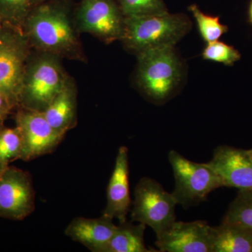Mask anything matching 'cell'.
<instances>
[{
  "label": "cell",
  "instance_id": "obj_1",
  "mask_svg": "<svg viewBox=\"0 0 252 252\" xmlns=\"http://www.w3.org/2000/svg\"><path fill=\"white\" fill-rule=\"evenodd\" d=\"M23 31L31 46L37 51L60 59L84 60L78 31L65 2L49 0L36 5L28 14Z\"/></svg>",
  "mask_w": 252,
  "mask_h": 252
},
{
  "label": "cell",
  "instance_id": "obj_2",
  "mask_svg": "<svg viewBox=\"0 0 252 252\" xmlns=\"http://www.w3.org/2000/svg\"><path fill=\"white\" fill-rule=\"evenodd\" d=\"M191 23L186 15L168 13L125 17L122 41L136 55L156 48L174 46L190 31Z\"/></svg>",
  "mask_w": 252,
  "mask_h": 252
},
{
  "label": "cell",
  "instance_id": "obj_3",
  "mask_svg": "<svg viewBox=\"0 0 252 252\" xmlns=\"http://www.w3.org/2000/svg\"><path fill=\"white\" fill-rule=\"evenodd\" d=\"M136 82L156 103L171 98L182 79V64L174 46L149 49L137 54Z\"/></svg>",
  "mask_w": 252,
  "mask_h": 252
},
{
  "label": "cell",
  "instance_id": "obj_4",
  "mask_svg": "<svg viewBox=\"0 0 252 252\" xmlns=\"http://www.w3.org/2000/svg\"><path fill=\"white\" fill-rule=\"evenodd\" d=\"M37 52L28 59L20 104L24 108L43 112L62 90L69 77L59 57Z\"/></svg>",
  "mask_w": 252,
  "mask_h": 252
},
{
  "label": "cell",
  "instance_id": "obj_5",
  "mask_svg": "<svg viewBox=\"0 0 252 252\" xmlns=\"http://www.w3.org/2000/svg\"><path fill=\"white\" fill-rule=\"evenodd\" d=\"M168 161L175 177L172 194L184 208L198 205L211 192L223 187L220 177L206 163L191 161L175 150L169 152Z\"/></svg>",
  "mask_w": 252,
  "mask_h": 252
},
{
  "label": "cell",
  "instance_id": "obj_6",
  "mask_svg": "<svg viewBox=\"0 0 252 252\" xmlns=\"http://www.w3.org/2000/svg\"><path fill=\"white\" fill-rule=\"evenodd\" d=\"M177 205L172 193L153 179L143 177L135 187L131 219L152 228L158 237L175 221Z\"/></svg>",
  "mask_w": 252,
  "mask_h": 252
},
{
  "label": "cell",
  "instance_id": "obj_7",
  "mask_svg": "<svg viewBox=\"0 0 252 252\" xmlns=\"http://www.w3.org/2000/svg\"><path fill=\"white\" fill-rule=\"evenodd\" d=\"M30 47L23 31L6 26L0 30V91L13 107L21 103Z\"/></svg>",
  "mask_w": 252,
  "mask_h": 252
},
{
  "label": "cell",
  "instance_id": "obj_8",
  "mask_svg": "<svg viewBox=\"0 0 252 252\" xmlns=\"http://www.w3.org/2000/svg\"><path fill=\"white\" fill-rule=\"evenodd\" d=\"M79 32L88 33L106 44L122 41L125 16L117 0H81L74 14Z\"/></svg>",
  "mask_w": 252,
  "mask_h": 252
},
{
  "label": "cell",
  "instance_id": "obj_9",
  "mask_svg": "<svg viewBox=\"0 0 252 252\" xmlns=\"http://www.w3.org/2000/svg\"><path fill=\"white\" fill-rule=\"evenodd\" d=\"M35 193L31 175L17 167L0 172V217L21 220L34 210Z\"/></svg>",
  "mask_w": 252,
  "mask_h": 252
},
{
  "label": "cell",
  "instance_id": "obj_10",
  "mask_svg": "<svg viewBox=\"0 0 252 252\" xmlns=\"http://www.w3.org/2000/svg\"><path fill=\"white\" fill-rule=\"evenodd\" d=\"M16 122L22 137L20 159L23 160H32L51 153L64 137L50 125L40 111L23 107L18 112Z\"/></svg>",
  "mask_w": 252,
  "mask_h": 252
},
{
  "label": "cell",
  "instance_id": "obj_11",
  "mask_svg": "<svg viewBox=\"0 0 252 252\" xmlns=\"http://www.w3.org/2000/svg\"><path fill=\"white\" fill-rule=\"evenodd\" d=\"M157 239L158 252H212V226L205 220H175Z\"/></svg>",
  "mask_w": 252,
  "mask_h": 252
},
{
  "label": "cell",
  "instance_id": "obj_12",
  "mask_svg": "<svg viewBox=\"0 0 252 252\" xmlns=\"http://www.w3.org/2000/svg\"><path fill=\"white\" fill-rule=\"evenodd\" d=\"M206 164L220 177L223 187L252 189V160L247 150L219 146L214 150L211 160Z\"/></svg>",
  "mask_w": 252,
  "mask_h": 252
},
{
  "label": "cell",
  "instance_id": "obj_13",
  "mask_svg": "<svg viewBox=\"0 0 252 252\" xmlns=\"http://www.w3.org/2000/svg\"><path fill=\"white\" fill-rule=\"evenodd\" d=\"M129 172L128 149L122 146L118 151L114 170L107 187V204L102 214L103 216L113 220L116 219L119 222L127 220L132 206Z\"/></svg>",
  "mask_w": 252,
  "mask_h": 252
},
{
  "label": "cell",
  "instance_id": "obj_14",
  "mask_svg": "<svg viewBox=\"0 0 252 252\" xmlns=\"http://www.w3.org/2000/svg\"><path fill=\"white\" fill-rule=\"evenodd\" d=\"M117 225L112 219L102 215L99 218L76 217L69 223L64 233L91 252H99L112 238Z\"/></svg>",
  "mask_w": 252,
  "mask_h": 252
},
{
  "label": "cell",
  "instance_id": "obj_15",
  "mask_svg": "<svg viewBox=\"0 0 252 252\" xmlns=\"http://www.w3.org/2000/svg\"><path fill=\"white\" fill-rule=\"evenodd\" d=\"M42 113L50 125L63 135L75 126L77 89L71 78Z\"/></svg>",
  "mask_w": 252,
  "mask_h": 252
},
{
  "label": "cell",
  "instance_id": "obj_16",
  "mask_svg": "<svg viewBox=\"0 0 252 252\" xmlns=\"http://www.w3.org/2000/svg\"><path fill=\"white\" fill-rule=\"evenodd\" d=\"M212 252H252V231L222 221L212 227Z\"/></svg>",
  "mask_w": 252,
  "mask_h": 252
},
{
  "label": "cell",
  "instance_id": "obj_17",
  "mask_svg": "<svg viewBox=\"0 0 252 252\" xmlns=\"http://www.w3.org/2000/svg\"><path fill=\"white\" fill-rule=\"evenodd\" d=\"M146 225L132 222H119L115 231L108 243L99 252H157L147 248L144 243Z\"/></svg>",
  "mask_w": 252,
  "mask_h": 252
},
{
  "label": "cell",
  "instance_id": "obj_18",
  "mask_svg": "<svg viewBox=\"0 0 252 252\" xmlns=\"http://www.w3.org/2000/svg\"><path fill=\"white\" fill-rule=\"evenodd\" d=\"M222 221L235 223L252 231V189L239 190Z\"/></svg>",
  "mask_w": 252,
  "mask_h": 252
},
{
  "label": "cell",
  "instance_id": "obj_19",
  "mask_svg": "<svg viewBox=\"0 0 252 252\" xmlns=\"http://www.w3.org/2000/svg\"><path fill=\"white\" fill-rule=\"evenodd\" d=\"M33 7L31 0H0L3 25L23 31L25 21Z\"/></svg>",
  "mask_w": 252,
  "mask_h": 252
},
{
  "label": "cell",
  "instance_id": "obj_20",
  "mask_svg": "<svg viewBox=\"0 0 252 252\" xmlns=\"http://www.w3.org/2000/svg\"><path fill=\"white\" fill-rule=\"evenodd\" d=\"M189 9L196 21L200 35L207 44L218 41L222 34L228 32V27L220 23L219 16L204 14L195 4L190 5Z\"/></svg>",
  "mask_w": 252,
  "mask_h": 252
},
{
  "label": "cell",
  "instance_id": "obj_21",
  "mask_svg": "<svg viewBox=\"0 0 252 252\" xmlns=\"http://www.w3.org/2000/svg\"><path fill=\"white\" fill-rule=\"evenodd\" d=\"M23 149L21 132L17 127L0 130V167L8 166L10 161L20 159Z\"/></svg>",
  "mask_w": 252,
  "mask_h": 252
},
{
  "label": "cell",
  "instance_id": "obj_22",
  "mask_svg": "<svg viewBox=\"0 0 252 252\" xmlns=\"http://www.w3.org/2000/svg\"><path fill=\"white\" fill-rule=\"evenodd\" d=\"M125 17L167 12L163 0H117Z\"/></svg>",
  "mask_w": 252,
  "mask_h": 252
},
{
  "label": "cell",
  "instance_id": "obj_23",
  "mask_svg": "<svg viewBox=\"0 0 252 252\" xmlns=\"http://www.w3.org/2000/svg\"><path fill=\"white\" fill-rule=\"evenodd\" d=\"M203 59L231 66L241 58L238 50L221 41H214L207 44L202 54Z\"/></svg>",
  "mask_w": 252,
  "mask_h": 252
},
{
  "label": "cell",
  "instance_id": "obj_24",
  "mask_svg": "<svg viewBox=\"0 0 252 252\" xmlns=\"http://www.w3.org/2000/svg\"><path fill=\"white\" fill-rule=\"evenodd\" d=\"M13 107L12 104L10 103L6 96L0 91V112L7 114Z\"/></svg>",
  "mask_w": 252,
  "mask_h": 252
},
{
  "label": "cell",
  "instance_id": "obj_25",
  "mask_svg": "<svg viewBox=\"0 0 252 252\" xmlns=\"http://www.w3.org/2000/svg\"><path fill=\"white\" fill-rule=\"evenodd\" d=\"M249 18H250V23L252 24V0L250 2V7H249Z\"/></svg>",
  "mask_w": 252,
  "mask_h": 252
},
{
  "label": "cell",
  "instance_id": "obj_26",
  "mask_svg": "<svg viewBox=\"0 0 252 252\" xmlns=\"http://www.w3.org/2000/svg\"><path fill=\"white\" fill-rule=\"evenodd\" d=\"M31 1L33 6H34L36 5L41 4V3L44 2V1H49V0H31Z\"/></svg>",
  "mask_w": 252,
  "mask_h": 252
},
{
  "label": "cell",
  "instance_id": "obj_27",
  "mask_svg": "<svg viewBox=\"0 0 252 252\" xmlns=\"http://www.w3.org/2000/svg\"><path fill=\"white\" fill-rule=\"evenodd\" d=\"M247 152H248L249 157H250V158L252 160V149H248V150H247Z\"/></svg>",
  "mask_w": 252,
  "mask_h": 252
},
{
  "label": "cell",
  "instance_id": "obj_28",
  "mask_svg": "<svg viewBox=\"0 0 252 252\" xmlns=\"http://www.w3.org/2000/svg\"><path fill=\"white\" fill-rule=\"evenodd\" d=\"M5 115H6V114H4V113L0 112V122L3 120V119H4V117H5Z\"/></svg>",
  "mask_w": 252,
  "mask_h": 252
},
{
  "label": "cell",
  "instance_id": "obj_29",
  "mask_svg": "<svg viewBox=\"0 0 252 252\" xmlns=\"http://www.w3.org/2000/svg\"><path fill=\"white\" fill-rule=\"evenodd\" d=\"M2 26H3L2 18H1V14H0V30H1V28H2Z\"/></svg>",
  "mask_w": 252,
  "mask_h": 252
},
{
  "label": "cell",
  "instance_id": "obj_30",
  "mask_svg": "<svg viewBox=\"0 0 252 252\" xmlns=\"http://www.w3.org/2000/svg\"><path fill=\"white\" fill-rule=\"evenodd\" d=\"M1 167H0V172H1Z\"/></svg>",
  "mask_w": 252,
  "mask_h": 252
}]
</instances>
